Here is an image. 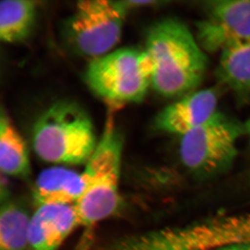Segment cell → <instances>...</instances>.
<instances>
[{
  "label": "cell",
  "instance_id": "obj_18",
  "mask_svg": "<svg viewBox=\"0 0 250 250\" xmlns=\"http://www.w3.org/2000/svg\"><path fill=\"white\" fill-rule=\"evenodd\" d=\"M89 237H84V240L82 241V244L79 247L78 250H88V246L90 245Z\"/></svg>",
  "mask_w": 250,
  "mask_h": 250
},
{
  "label": "cell",
  "instance_id": "obj_7",
  "mask_svg": "<svg viewBox=\"0 0 250 250\" xmlns=\"http://www.w3.org/2000/svg\"><path fill=\"white\" fill-rule=\"evenodd\" d=\"M129 10L125 1H79L65 23L67 44L77 53L93 59L109 53L121 40Z\"/></svg>",
  "mask_w": 250,
  "mask_h": 250
},
{
  "label": "cell",
  "instance_id": "obj_10",
  "mask_svg": "<svg viewBox=\"0 0 250 250\" xmlns=\"http://www.w3.org/2000/svg\"><path fill=\"white\" fill-rule=\"evenodd\" d=\"M79 225L73 205L37 207L29 228L30 250H57Z\"/></svg>",
  "mask_w": 250,
  "mask_h": 250
},
{
  "label": "cell",
  "instance_id": "obj_4",
  "mask_svg": "<svg viewBox=\"0 0 250 250\" xmlns=\"http://www.w3.org/2000/svg\"><path fill=\"white\" fill-rule=\"evenodd\" d=\"M123 139L111 120L82 172L83 189L74 205L80 226L90 228L116 212L120 201Z\"/></svg>",
  "mask_w": 250,
  "mask_h": 250
},
{
  "label": "cell",
  "instance_id": "obj_2",
  "mask_svg": "<svg viewBox=\"0 0 250 250\" xmlns=\"http://www.w3.org/2000/svg\"><path fill=\"white\" fill-rule=\"evenodd\" d=\"M238 243L250 244V213L217 215L184 226L126 235L105 250H215Z\"/></svg>",
  "mask_w": 250,
  "mask_h": 250
},
{
  "label": "cell",
  "instance_id": "obj_5",
  "mask_svg": "<svg viewBox=\"0 0 250 250\" xmlns=\"http://www.w3.org/2000/svg\"><path fill=\"white\" fill-rule=\"evenodd\" d=\"M154 66L146 49L124 47L93 59L85 70L87 84L112 103H139L152 86Z\"/></svg>",
  "mask_w": 250,
  "mask_h": 250
},
{
  "label": "cell",
  "instance_id": "obj_3",
  "mask_svg": "<svg viewBox=\"0 0 250 250\" xmlns=\"http://www.w3.org/2000/svg\"><path fill=\"white\" fill-rule=\"evenodd\" d=\"M32 146L42 161L57 165H82L98 145L93 123L77 104L59 101L36 120Z\"/></svg>",
  "mask_w": 250,
  "mask_h": 250
},
{
  "label": "cell",
  "instance_id": "obj_8",
  "mask_svg": "<svg viewBox=\"0 0 250 250\" xmlns=\"http://www.w3.org/2000/svg\"><path fill=\"white\" fill-rule=\"evenodd\" d=\"M195 37L206 53L220 52L237 41L250 39V0H210L202 5Z\"/></svg>",
  "mask_w": 250,
  "mask_h": 250
},
{
  "label": "cell",
  "instance_id": "obj_19",
  "mask_svg": "<svg viewBox=\"0 0 250 250\" xmlns=\"http://www.w3.org/2000/svg\"><path fill=\"white\" fill-rule=\"evenodd\" d=\"M243 124H244L245 135H246L248 139H249V145L250 147V117L245 123H243Z\"/></svg>",
  "mask_w": 250,
  "mask_h": 250
},
{
  "label": "cell",
  "instance_id": "obj_6",
  "mask_svg": "<svg viewBox=\"0 0 250 250\" xmlns=\"http://www.w3.org/2000/svg\"><path fill=\"white\" fill-rule=\"evenodd\" d=\"M245 135L243 123L218 111L201 126L181 136L182 164L200 177L228 171L238 155L237 143Z\"/></svg>",
  "mask_w": 250,
  "mask_h": 250
},
{
  "label": "cell",
  "instance_id": "obj_14",
  "mask_svg": "<svg viewBox=\"0 0 250 250\" xmlns=\"http://www.w3.org/2000/svg\"><path fill=\"white\" fill-rule=\"evenodd\" d=\"M0 169L5 175L15 178H27L31 174L26 143L3 109L0 118Z\"/></svg>",
  "mask_w": 250,
  "mask_h": 250
},
{
  "label": "cell",
  "instance_id": "obj_11",
  "mask_svg": "<svg viewBox=\"0 0 250 250\" xmlns=\"http://www.w3.org/2000/svg\"><path fill=\"white\" fill-rule=\"evenodd\" d=\"M217 80L240 104L250 103V39L237 41L220 52Z\"/></svg>",
  "mask_w": 250,
  "mask_h": 250
},
{
  "label": "cell",
  "instance_id": "obj_12",
  "mask_svg": "<svg viewBox=\"0 0 250 250\" xmlns=\"http://www.w3.org/2000/svg\"><path fill=\"white\" fill-rule=\"evenodd\" d=\"M83 189L82 173L64 167L46 169L39 174L33 188L36 207L75 205Z\"/></svg>",
  "mask_w": 250,
  "mask_h": 250
},
{
  "label": "cell",
  "instance_id": "obj_1",
  "mask_svg": "<svg viewBox=\"0 0 250 250\" xmlns=\"http://www.w3.org/2000/svg\"><path fill=\"white\" fill-rule=\"evenodd\" d=\"M145 49L154 66L152 87L162 96L181 98L203 82L208 65L207 53L180 20L167 18L154 23Z\"/></svg>",
  "mask_w": 250,
  "mask_h": 250
},
{
  "label": "cell",
  "instance_id": "obj_16",
  "mask_svg": "<svg viewBox=\"0 0 250 250\" xmlns=\"http://www.w3.org/2000/svg\"><path fill=\"white\" fill-rule=\"evenodd\" d=\"M125 4L127 6L128 9H131L132 8H139V7H151V6H156L158 5L162 4H166L167 1H154V0H150V1H134V0H129V1H125Z\"/></svg>",
  "mask_w": 250,
  "mask_h": 250
},
{
  "label": "cell",
  "instance_id": "obj_15",
  "mask_svg": "<svg viewBox=\"0 0 250 250\" xmlns=\"http://www.w3.org/2000/svg\"><path fill=\"white\" fill-rule=\"evenodd\" d=\"M37 2L30 0H4L0 4V39L6 43L25 39L35 22Z\"/></svg>",
  "mask_w": 250,
  "mask_h": 250
},
{
  "label": "cell",
  "instance_id": "obj_17",
  "mask_svg": "<svg viewBox=\"0 0 250 250\" xmlns=\"http://www.w3.org/2000/svg\"><path fill=\"white\" fill-rule=\"evenodd\" d=\"M215 250H250V243H238L223 247Z\"/></svg>",
  "mask_w": 250,
  "mask_h": 250
},
{
  "label": "cell",
  "instance_id": "obj_13",
  "mask_svg": "<svg viewBox=\"0 0 250 250\" xmlns=\"http://www.w3.org/2000/svg\"><path fill=\"white\" fill-rule=\"evenodd\" d=\"M31 216L22 202L11 198L7 190L1 188L0 250H30Z\"/></svg>",
  "mask_w": 250,
  "mask_h": 250
},
{
  "label": "cell",
  "instance_id": "obj_9",
  "mask_svg": "<svg viewBox=\"0 0 250 250\" xmlns=\"http://www.w3.org/2000/svg\"><path fill=\"white\" fill-rule=\"evenodd\" d=\"M219 95L214 88L195 90L167 105L156 115L154 128L182 136L209 121L218 113Z\"/></svg>",
  "mask_w": 250,
  "mask_h": 250
}]
</instances>
